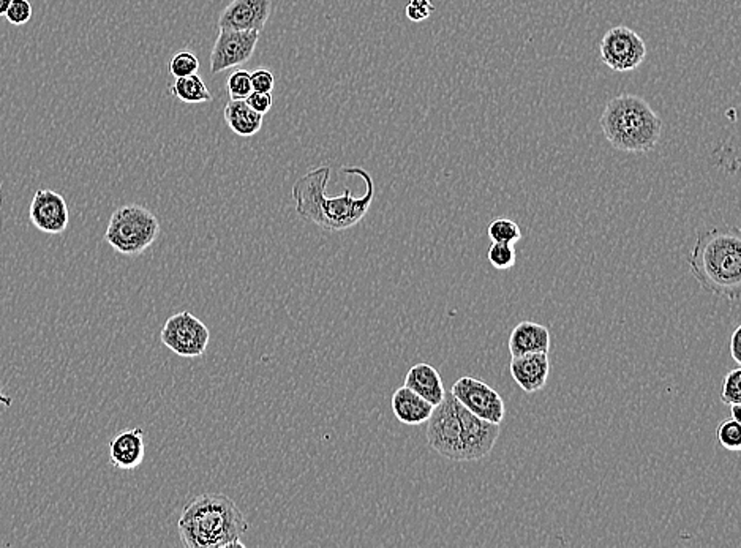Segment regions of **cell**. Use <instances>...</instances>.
<instances>
[{"mask_svg":"<svg viewBox=\"0 0 741 548\" xmlns=\"http://www.w3.org/2000/svg\"><path fill=\"white\" fill-rule=\"evenodd\" d=\"M511 376L523 392L534 394L546 388L550 376V359L548 353H530L515 356L509 365Z\"/></svg>","mask_w":741,"mask_h":548,"instance_id":"obj_13","label":"cell"},{"mask_svg":"<svg viewBox=\"0 0 741 548\" xmlns=\"http://www.w3.org/2000/svg\"><path fill=\"white\" fill-rule=\"evenodd\" d=\"M489 263L492 264L497 271H509L517 263V253L514 245L509 243L492 242L490 249L487 251Z\"/></svg>","mask_w":741,"mask_h":548,"instance_id":"obj_21","label":"cell"},{"mask_svg":"<svg viewBox=\"0 0 741 548\" xmlns=\"http://www.w3.org/2000/svg\"><path fill=\"white\" fill-rule=\"evenodd\" d=\"M4 16L13 26L28 24L30 18H32V5H30L29 0H12V4H10V7H8Z\"/></svg>","mask_w":741,"mask_h":548,"instance_id":"obj_26","label":"cell"},{"mask_svg":"<svg viewBox=\"0 0 741 548\" xmlns=\"http://www.w3.org/2000/svg\"><path fill=\"white\" fill-rule=\"evenodd\" d=\"M270 0H233L223 10L217 26L229 30H257L261 32L269 20Z\"/></svg>","mask_w":741,"mask_h":548,"instance_id":"obj_12","label":"cell"},{"mask_svg":"<svg viewBox=\"0 0 741 548\" xmlns=\"http://www.w3.org/2000/svg\"><path fill=\"white\" fill-rule=\"evenodd\" d=\"M405 386L417 396L423 397L424 400L432 403L433 406H437L446 394L440 372L424 362L409 368L408 373L405 376Z\"/></svg>","mask_w":741,"mask_h":548,"instance_id":"obj_17","label":"cell"},{"mask_svg":"<svg viewBox=\"0 0 741 548\" xmlns=\"http://www.w3.org/2000/svg\"><path fill=\"white\" fill-rule=\"evenodd\" d=\"M392 413L399 422L405 425H423L433 413V405L424 400L407 386L397 389L392 396Z\"/></svg>","mask_w":741,"mask_h":548,"instance_id":"obj_16","label":"cell"},{"mask_svg":"<svg viewBox=\"0 0 741 548\" xmlns=\"http://www.w3.org/2000/svg\"><path fill=\"white\" fill-rule=\"evenodd\" d=\"M0 403H4L5 406H8V405L12 403V400H10L7 396H4V394H2V388H0Z\"/></svg>","mask_w":741,"mask_h":548,"instance_id":"obj_33","label":"cell"},{"mask_svg":"<svg viewBox=\"0 0 741 548\" xmlns=\"http://www.w3.org/2000/svg\"><path fill=\"white\" fill-rule=\"evenodd\" d=\"M427 443L441 457L464 462V422L460 416V402L452 392H446L443 400L433 408L427 421Z\"/></svg>","mask_w":741,"mask_h":548,"instance_id":"obj_6","label":"cell"},{"mask_svg":"<svg viewBox=\"0 0 741 548\" xmlns=\"http://www.w3.org/2000/svg\"><path fill=\"white\" fill-rule=\"evenodd\" d=\"M552 347V337L548 327L533 321H522L514 327L509 337V355H530V353H548Z\"/></svg>","mask_w":741,"mask_h":548,"instance_id":"obj_15","label":"cell"},{"mask_svg":"<svg viewBox=\"0 0 741 548\" xmlns=\"http://www.w3.org/2000/svg\"><path fill=\"white\" fill-rule=\"evenodd\" d=\"M450 392L466 410L472 411L474 416L492 423H501L505 421V400L487 382L472 376H464L454 382Z\"/></svg>","mask_w":741,"mask_h":548,"instance_id":"obj_9","label":"cell"},{"mask_svg":"<svg viewBox=\"0 0 741 548\" xmlns=\"http://www.w3.org/2000/svg\"><path fill=\"white\" fill-rule=\"evenodd\" d=\"M161 343L171 349L174 355L194 359L206 353L210 331L200 318L187 312H180L168 318L160 332Z\"/></svg>","mask_w":741,"mask_h":548,"instance_id":"obj_7","label":"cell"},{"mask_svg":"<svg viewBox=\"0 0 741 548\" xmlns=\"http://www.w3.org/2000/svg\"><path fill=\"white\" fill-rule=\"evenodd\" d=\"M169 91L174 97L179 98L184 103L198 104L212 102V94L209 91L206 83L202 81V78L198 77V73L190 75V77L176 78Z\"/></svg>","mask_w":741,"mask_h":548,"instance_id":"obj_19","label":"cell"},{"mask_svg":"<svg viewBox=\"0 0 741 548\" xmlns=\"http://www.w3.org/2000/svg\"><path fill=\"white\" fill-rule=\"evenodd\" d=\"M720 402L724 405H737L741 403V368L729 370L720 390Z\"/></svg>","mask_w":741,"mask_h":548,"instance_id":"obj_25","label":"cell"},{"mask_svg":"<svg viewBox=\"0 0 741 548\" xmlns=\"http://www.w3.org/2000/svg\"><path fill=\"white\" fill-rule=\"evenodd\" d=\"M601 61L613 71H632L644 63L646 46L644 38L632 29L617 26L607 30L599 46Z\"/></svg>","mask_w":741,"mask_h":548,"instance_id":"obj_8","label":"cell"},{"mask_svg":"<svg viewBox=\"0 0 741 548\" xmlns=\"http://www.w3.org/2000/svg\"><path fill=\"white\" fill-rule=\"evenodd\" d=\"M689 271L704 291L729 302L741 298V233L738 226H714L697 234Z\"/></svg>","mask_w":741,"mask_h":548,"instance_id":"obj_2","label":"cell"},{"mask_svg":"<svg viewBox=\"0 0 741 548\" xmlns=\"http://www.w3.org/2000/svg\"><path fill=\"white\" fill-rule=\"evenodd\" d=\"M435 12V8L432 5L430 0H409L407 5V18L409 21L423 22L429 20L430 14Z\"/></svg>","mask_w":741,"mask_h":548,"instance_id":"obj_27","label":"cell"},{"mask_svg":"<svg viewBox=\"0 0 741 548\" xmlns=\"http://www.w3.org/2000/svg\"><path fill=\"white\" fill-rule=\"evenodd\" d=\"M29 217L35 228L46 234H62L69 228L70 212L62 194L53 190H38L32 198Z\"/></svg>","mask_w":741,"mask_h":548,"instance_id":"obj_11","label":"cell"},{"mask_svg":"<svg viewBox=\"0 0 741 548\" xmlns=\"http://www.w3.org/2000/svg\"><path fill=\"white\" fill-rule=\"evenodd\" d=\"M331 167L315 168L294 182L292 188L296 214L305 222L313 223L331 233H340L353 228L367 216L375 198V184L372 176L364 168H342V173L359 176L366 184V193L356 196L351 190H345L335 198H327V184L331 181Z\"/></svg>","mask_w":741,"mask_h":548,"instance_id":"obj_1","label":"cell"},{"mask_svg":"<svg viewBox=\"0 0 741 548\" xmlns=\"http://www.w3.org/2000/svg\"><path fill=\"white\" fill-rule=\"evenodd\" d=\"M740 340L741 327L738 326L735 329L734 333H732V337H730V356H732V359H734L737 364H740L741 362Z\"/></svg>","mask_w":741,"mask_h":548,"instance_id":"obj_30","label":"cell"},{"mask_svg":"<svg viewBox=\"0 0 741 548\" xmlns=\"http://www.w3.org/2000/svg\"><path fill=\"white\" fill-rule=\"evenodd\" d=\"M198 69H200V61L190 51L176 53L169 61V73L174 78L190 77V75L198 73Z\"/></svg>","mask_w":741,"mask_h":548,"instance_id":"obj_24","label":"cell"},{"mask_svg":"<svg viewBox=\"0 0 741 548\" xmlns=\"http://www.w3.org/2000/svg\"><path fill=\"white\" fill-rule=\"evenodd\" d=\"M259 32L257 30H229L218 29V35L210 53V73L243 67L255 54Z\"/></svg>","mask_w":741,"mask_h":548,"instance_id":"obj_10","label":"cell"},{"mask_svg":"<svg viewBox=\"0 0 741 548\" xmlns=\"http://www.w3.org/2000/svg\"><path fill=\"white\" fill-rule=\"evenodd\" d=\"M245 102L249 104L251 110L259 112V114H268L274 103L272 94H264V92H251L249 97L245 98Z\"/></svg>","mask_w":741,"mask_h":548,"instance_id":"obj_29","label":"cell"},{"mask_svg":"<svg viewBox=\"0 0 741 548\" xmlns=\"http://www.w3.org/2000/svg\"><path fill=\"white\" fill-rule=\"evenodd\" d=\"M160 236V222L149 209L127 204L112 212L104 241L125 257H136L151 249Z\"/></svg>","mask_w":741,"mask_h":548,"instance_id":"obj_5","label":"cell"},{"mask_svg":"<svg viewBox=\"0 0 741 548\" xmlns=\"http://www.w3.org/2000/svg\"><path fill=\"white\" fill-rule=\"evenodd\" d=\"M250 81H251L253 91L264 92V94H270L276 86V78L268 69H257L253 73H250Z\"/></svg>","mask_w":741,"mask_h":548,"instance_id":"obj_28","label":"cell"},{"mask_svg":"<svg viewBox=\"0 0 741 548\" xmlns=\"http://www.w3.org/2000/svg\"><path fill=\"white\" fill-rule=\"evenodd\" d=\"M599 124L612 147L622 152H650L663 135V120L656 111L644 98L632 94L612 98Z\"/></svg>","mask_w":741,"mask_h":548,"instance_id":"obj_4","label":"cell"},{"mask_svg":"<svg viewBox=\"0 0 741 548\" xmlns=\"http://www.w3.org/2000/svg\"><path fill=\"white\" fill-rule=\"evenodd\" d=\"M10 4H12V0H0V16L5 14L8 7H10Z\"/></svg>","mask_w":741,"mask_h":548,"instance_id":"obj_32","label":"cell"},{"mask_svg":"<svg viewBox=\"0 0 741 548\" xmlns=\"http://www.w3.org/2000/svg\"><path fill=\"white\" fill-rule=\"evenodd\" d=\"M229 100H245L253 92L250 73L247 70L237 69L231 73L226 81Z\"/></svg>","mask_w":741,"mask_h":548,"instance_id":"obj_23","label":"cell"},{"mask_svg":"<svg viewBox=\"0 0 741 548\" xmlns=\"http://www.w3.org/2000/svg\"><path fill=\"white\" fill-rule=\"evenodd\" d=\"M146 455L144 430L127 429L119 431L110 443V463L122 471L136 470Z\"/></svg>","mask_w":741,"mask_h":548,"instance_id":"obj_14","label":"cell"},{"mask_svg":"<svg viewBox=\"0 0 741 548\" xmlns=\"http://www.w3.org/2000/svg\"><path fill=\"white\" fill-rule=\"evenodd\" d=\"M487 234H489V239L492 242L515 245L522 239V229L511 218L497 217V218H493L492 222L489 223Z\"/></svg>","mask_w":741,"mask_h":548,"instance_id":"obj_20","label":"cell"},{"mask_svg":"<svg viewBox=\"0 0 741 548\" xmlns=\"http://www.w3.org/2000/svg\"><path fill=\"white\" fill-rule=\"evenodd\" d=\"M716 438L724 449L730 452H740L741 449V422H737L732 417L724 419L716 430Z\"/></svg>","mask_w":741,"mask_h":548,"instance_id":"obj_22","label":"cell"},{"mask_svg":"<svg viewBox=\"0 0 741 548\" xmlns=\"http://www.w3.org/2000/svg\"><path fill=\"white\" fill-rule=\"evenodd\" d=\"M185 548H245L249 525L236 503L223 493H204L190 501L177 521Z\"/></svg>","mask_w":741,"mask_h":548,"instance_id":"obj_3","label":"cell"},{"mask_svg":"<svg viewBox=\"0 0 741 548\" xmlns=\"http://www.w3.org/2000/svg\"><path fill=\"white\" fill-rule=\"evenodd\" d=\"M223 118L229 130L243 138L255 136L263 127V114L251 110L245 100H229Z\"/></svg>","mask_w":741,"mask_h":548,"instance_id":"obj_18","label":"cell"},{"mask_svg":"<svg viewBox=\"0 0 741 548\" xmlns=\"http://www.w3.org/2000/svg\"><path fill=\"white\" fill-rule=\"evenodd\" d=\"M741 403H737V405H730V417L737 421V422H741Z\"/></svg>","mask_w":741,"mask_h":548,"instance_id":"obj_31","label":"cell"}]
</instances>
